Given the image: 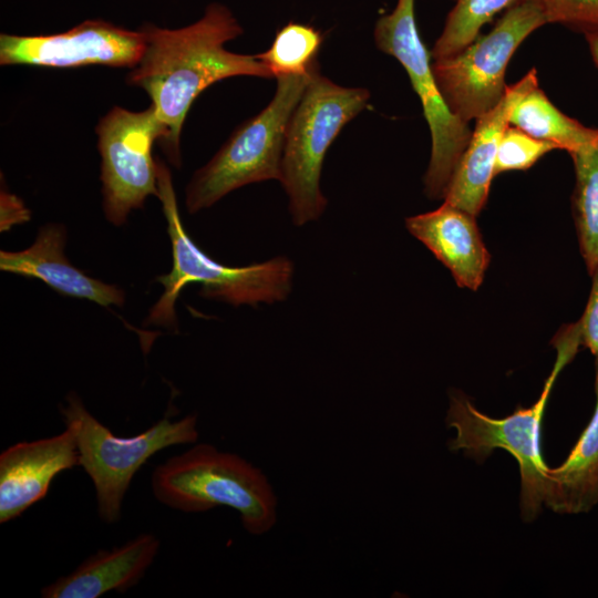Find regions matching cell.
I'll return each instance as SVG.
<instances>
[{
	"instance_id": "3957f363",
	"label": "cell",
	"mask_w": 598,
	"mask_h": 598,
	"mask_svg": "<svg viewBox=\"0 0 598 598\" xmlns=\"http://www.w3.org/2000/svg\"><path fill=\"white\" fill-rule=\"evenodd\" d=\"M151 485L159 503L181 512L230 507L255 536L270 532L277 522V497L264 472L208 443L195 444L156 466Z\"/></svg>"
},
{
	"instance_id": "ffe728a7",
	"label": "cell",
	"mask_w": 598,
	"mask_h": 598,
	"mask_svg": "<svg viewBox=\"0 0 598 598\" xmlns=\"http://www.w3.org/2000/svg\"><path fill=\"white\" fill-rule=\"evenodd\" d=\"M322 42L320 30L291 21L278 30L268 50L256 55L271 78L306 75L318 65Z\"/></svg>"
},
{
	"instance_id": "277c9868",
	"label": "cell",
	"mask_w": 598,
	"mask_h": 598,
	"mask_svg": "<svg viewBox=\"0 0 598 598\" xmlns=\"http://www.w3.org/2000/svg\"><path fill=\"white\" fill-rule=\"evenodd\" d=\"M369 99L367 89L341 86L315 70L288 122L281 161L280 183L295 225L316 220L326 209L320 175L327 151Z\"/></svg>"
},
{
	"instance_id": "6da1fadb",
	"label": "cell",
	"mask_w": 598,
	"mask_h": 598,
	"mask_svg": "<svg viewBox=\"0 0 598 598\" xmlns=\"http://www.w3.org/2000/svg\"><path fill=\"white\" fill-rule=\"evenodd\" d=\"M141 29L145 32L146 45L126 82L150 95L168 133L162 147L169 162L179 167L181 133L195 99L224 79L241 75L269 79L271 75L257 55L226 50L225 43L244 30L225 4H208L197 21L179 29L150 23Z\"/></svg>"
},
{
	"instance_id": "52a82bcc",
	"label": "cell",
	"mask_w": 598,
	"mask_h": 598,
	"mask_svg": "<svg viewBox=\"0 0 598 598\" xmlns=\"http://www.w3.org/2000/svg\"><path fill=\"white\" fill-rule=\"evenodd\" d=\"M316 69L318 65L306 75L277 79V90L268 105L238 126L193 175L186 188L188 213L210 207L245 185L280 181L287 125Z\"/></svg>"
},
{
	"instance_id": "2e32d148",
	"label": "cell",
	"mask_w": 598,
	"mask_h": 598,
	"mask_svg": "<svg viewBox=\"0 0 598 598\" xmlns=\"http://www.w3.org/2000/svg\"><path fill=\"white\" fill-rule=\"evenodd\" d=\"M161 542L141 534L122 546L100 549L72 573L44 586L43 598H99L110 591L123 594L138 584L154 561Z\"/></svg>"
},
{
	"instance_id": "e0dca14e",
	"label": "cell",
	"mask_w": 598,
	"mask_h": 598,
	"mask_svg": "<svg viewBox=\"0 0 598 598\" xmlns=\"http://www.w3.org/2000/svg\"><path fill=\"white\" fill-rule=\"evenodd\" d=\"M597 404L587 427L561 465L548 468L544 504L558 514L589 512L598 503V365Z\"/></svg>"
},
{
	"instance_id": "30bf717a",
	"label": "cell",
	"mask_w": 598,
	"mask_h": 598,
	"mask_svg": "<svg viewBox=\"0 0 598 598\" xmlns=\"http://www.w3.org/2000/svg\"><path fill=\"white\" fill-rule=\"evenodd\" d=\"M101 155L103 212L115 226L158 194L153 144L163 146L168 133L151 104L143 111L111 109L95 127Z\"/></svg>"
},
{
	"instance_id": "8992f818",
	"label": "cell",
	"mask_w": 598,
	"mask_h": 598,
	"mask_svg": "<svg viewBox=\"0 0 598 598\" xmlns=\"http://www.w3.org/2000/svg\"><path fill=\"white\" fill-rule=\"evenodd\" d=\"M60 413L65 425L74 429L80 466L91 478L100 518L106 524L121 519L122 504L141 466L157 452L198 439L197 416L177 421L165 415L146 431L130 437L116 436L85 408L76 392H70Z\"/></svg>"
},
{
	"instance_id": "5b68a950",
	"label": "cell",
	"mask_w": 598,
	"mask_h": 598,
	"mask_svg": "<svg viewBox=\"0 0 598 598\" xmlns=\"http://www.w3.org/2000/svg\"><path fill=\"white\" fill-rule=\"evenodd\" d=\"M556 362L538 400L528 408H517L504 419H493L480 412L462 394H453L446 416L447 426L457 435L448 442L452 451L483 462L494 448H504L518 462L520 472V513L525 522L533 520L542 509L547 494L548 468L540 450V429L546 403L555 380L577 353L576 347L564 337H555Z\"/></svg>"
},
{
	"instance_id": "cb8c5ba5",
	"label": "cell",
	"mask_w": 598,
	"mask_h": 598,
	"mask_svg": "<svg viewBox=\"0 0 598 598\" xmlns=\"http://www.w3.org/2000/svg\"><path fill=\"white\" fill-rule=\"evenodd\" d=\"M592 286L584 315L577 322L580 346H585L596 357L598 365V267L591 274Z\"/></svg>"
},
{
	"instance_id": "7a4b0ae2",
	"label": "cell",
	"mask_w": 598,
	"mask_h": 598,
	"mask_svg": "<svg viewBox=\"0 0 598 598\" xmlns=\"http://www.w3.org/2000/svg\"><path fill=\"white\" fill-rule=\"evenodd\" d=\"M156 163L157 197L167 223L173 267L168 274L156 278L164 291L152 307L146 323L175 328V303L188 283L202 285L203 297L234 306L285 300L292 287V262L286 257H276L264 262L230 267L210 258L186 233L178 213L171 172L159 158H156Z\"/></svg>"
},
{
	"instance_id": "44dd1931",
	"label": "cell",
	"mask_w": 598,
	"mask_h": 598,
	"mask_svg": "<svg viewBox=\"0 0 598 598\" xmlns=\"http://www.w3.org/2000/svg\"><path fill=\"white\" fill-rule=\"evenodd\" d=\"M522 0H457L450 11L441 35L430 51L433 60L456 54L471 44L482 27L495 14Z\"/></svg>"
},
{
	"instance_id": "ba28073f",
	"label": "cell",
	"mask_w": 598,
	"mask_h": 598,
	"mask_svg": "<svg viewBox=\"0 0 598 598\" xmlns=\"http://www.w3.org/2000/svg\"><path fill=\"white\" fill-rule=\"evenodd\" d=\"M374 41L380 51L394 56L403 65L421 100L432 140L424 190L430 198H444L472 130L450 111L441 95L432 70L431 53L419 33L414 0H398L390 13L378 19Z\"/></svg>"
},
{
	"instance_id": "d4e9b609",
	"label": "cell",
	"mask_w": 598,
	"mask_h": 598,
	"mask_svg": "<svg viewBox=\"0 0 598 598\" xmlns=\"http://www.w3.org/2000/svg\"><path fill=\"white\" fill-rule=\"evenodd\" d=\"M29 210L14 195L1 193V230L9 229L13 224L28 220Z\"/></svg>"
},
{
	"instance_id": "484cf974",
	"label": "cell",
	"mask_w": 598,
	"mask_h": 598,
	"mask_svg": "<svg viewBox=\"0 0 598 598\" xmlns=\"http://www.w3.org/2000/svg\"><path fill=\"white\" fill-rule=\"evenodd\" d=\"M584 34L588 43L592 61L598 68V32H586Z\"/></svg>"
},
{
	"instance_id": "9c48e42d",
	"label": "cell",
	"mask_w": 598,
	"mask_h": 598,
	"mask_svg": "<svg viewBox=\"0 0 598 598\" xmlns=\"http://www.w3.org/2000/svg\"><path fill=\"white\" fill-rule=\"evenodd\" d=\"M546 19L534 0L507 9L485 35L454 55L434 60L433 74L450 111L465 123L494 109L504 97L507 64L523 41Z\"/></svg>"
},
{
	"instance_id": "8fae6325",
	"label": "cell",
	"mask_w": 598,
	"mask_h": 598,
	"mask_svg": "<svg viewBox=\"0 0 598 598\" xmlns=\"http://www.w3.org/2000/svg\"><path fill=\"white\" fill-rule=\"evenodd\" d=\"M146 45L145 32L104 20H85L54 34H0L1 65L69 69L87 65L135 68Z\"/></svg>"
},
{
	"instance_id": "603a6c76",
	"label": "cell",
	"mask_w": 598,
	"mask_h": 598,
	"mask_svg": "<svg viewBox=\"0 0 598 598\" xmlns=\"http://www.w3.org/2000/svg\"><path fill=\"white\" fill-rule=\"evenodd\" d=\"M547 23H560L586 32H598V0H534Z\"/></svg>"
},
{
	"instance_id": "d6986e66",
	"label": "cell",
	"mask_w": 598,
	"mask_h": 598,
	"mask_svg": "<svg viewBox=\"0 0 598 598\" xmlns=\"http://www.w3.org/2000/svg\"><path fill=\"white\" fill-rule=\"evenodd\" d=\"M570 156L575 168L574 220L580 251L591 275L598 267V133Z\"/></svg>"
},
{
	"instance_id": "7c38bea8",
	"label": "cell",
	"mask_w": 598,
	"mask_h": 598,
	"mask_svg": "<svg viewBox=\"0 0 598 598\" xmlns=\"http://www.w3.org/2000/svg\"><path fill=\"white\" fill-rule=\"evenodd\" d=\"M80 465L74 429L31 442L16 443L0 454V523L6 524L44 498L53 478Z\"/></svg>"
},
{
	"instance_id": "ac0fdd59",
	"label": "cell",
	"mask_w": 598,
	"mask_h": 598,
	"mask_svg": "<svg viewBox=\"0 0 598 598\" xmlns=\"http://www.w3.org/2000/svg\"><path fill=\"white\" fill-rule=\"evenodd\" d=\"M509 124L569 154L590 143L598 127H588L559 111L537 85L514 105Z\"/></svg>"
},
{
	"instance_id": "7402d4cb",
	"label": "cell",
	"mask_w": 598,
	"mask_h": 598,
	"mask_svg": "<svg viewBox=\"0 0 598 598\" xmlns=\"http://www.w3.org/2000/svg\"><path fill=\"white\" fill-rule=\"evenodd\" d=\"M553 150H556L553 144L537 140L509 124L498 144L494 176L508 171L528 169Z\"/></svg>"
},
{
	"instance_id": "5bb4252c",
	"label": "cell",
	"mask_w": 598,
	"mask_h": 598,
	"mask_svg": "<svg viewBox=\"0 0 598 598\" xmlns=\"http://www.w3.org/2000/svg\"><path fill=\"white\" fill-rule=\"evenodd\" d=\"M66 229L48 224L39 229L34 243L20 251H0V269L24 277L38 278L55 291L93 301L100 306H123L124 291L87 276L74 267L64 255Z\"/></svg>"
},
{
	"instance_id": "4fadbf2b",
	"label": "cell",
	"mask_w": 598,
	"mask_h": 598,
	"mask_svg": "<svg viewBox=\"0 0 598 598\" xmlns=\"http://www.w3.org/2000/svg\"><path fill=\"white\" fill-rule=\"evenodd\" d=\"M537 85L536 70L532 69L522 80L506 87L504 97L494 109L475 120V128L450 181L444 203L475 217L481 213L494 177L498 144L509 125L512 110Z\"/></svg>"
},
{
	"instance_id": "9a60e30c",
	"label": "cell",
	"mask_w": 598,
	"mask_h": 598,
	"mask_svg": "<svg viewBox=\"0 0 598 598\" xmlns=\"http://www.w3.org/2000/svg\"><path fill=\"white\" fill-rule=\"evenodd\" d=\"M406 229L451 271L458 287L477 290L489 262L475 216L444 203L406 218Z\"/></svg>"
}]
</instances>
